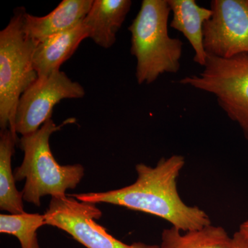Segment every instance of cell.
<instances>
[{
    "instance_id": "cell-1",
    "label": "cell",
    "mask_w": 248,
    "mask_h": 248,
    "mask_svg": "<svg viewBox=\"0 0 248 248\" xmlns=\"http://www.w3.org/2000/svg\"><path fill=\"white\" fill-rule=\"evenodd\" d=\"M186 164L182 155L162 157L155 167L136 165L138 178L131 185L107 192L71 195L81 202L120 205L166 220L172 227L187 232L212 224L208 214L197 206H190L182 200L177 179Z\"/></svg>"
},
{
    "instance_id": "cell-2",
    "label": "cell",
    "mask_w": 248,
    "mask_h": 248,
    "mask_svg": "<svg viewBox=\"0 0 248 248\" xmlns=\"http://www.w3.org/2000/svg\"><path fill=\"white\" fill-rule=\"evenodd\" d=\"M68 119L57 125L52 119L45 122L38 130L22 136L19 146L24 152L21 166L14 170L16 182L25 180L22 190L23 200L36 206L41 205V199L66 197V192L75 189L84 176V168L79 164H59L50 150V136L66 124L75 122Z\"/></svg>"
},
{
    "instance_id": "cell-3",
    "label": "cell",
    "mask_w": 248,
    "mask_h": 248,
    "mask_svg": "<svg viewBox=\"0 0 248 248\" xmlns=\"http://www.w3.org/2000/svg\"><path fill=\"white\" fill-rule=\"evenodd\" d=\"M170 13L168 0H143L138 16L128 27L139 84H152L164 73L179 71L183 43L170 37Z\"/></svg>"
},
{
    "instance_id": "cell-4",
    "label": "cell",
    "mask_w": 248,
    "mask_h": 248,
    "mask_svg": "<svg viewBox=\"0 0 248 248\" xmlns=\"http://www.w3.org/2000/svg\"><path fill=\"white\" fill-rule=\"evenodd\" d=\"M25 9H17L0 32V126L17 137L15 120L23 93L38 79L33 66L37 44L23 27Z\"/></svg>"
},
{
    "instance_id": "cell-5",
    "label": "cell",
    "mask_w": 248,
    "mask_h": 248,
    "mask_svg": "<svg viewBox=\"0 0 248 248\" xmlns=\"http://www.w3.org/2000/svg\"><path fill=\"white\" fill-rule=\"evenodd\" d=\"M203 71L179 80L183 85L211 93L248 140V53L231 58L208 55Z\"/></svg>"
},
{
    "instance_id": "cell-6",
    "label": "cell",
    "mask_w": 248,
    "mask_h": 248,
    "mask_svg": "<svg viewBox=\"0 0 248 248\" xmlns=\"http://www.w3.org/2000/svg\"><path fill=\"white\" fill-rule=\"evenodd\" d=\"M45 215L46 225L66 232L87 248H160L142 242L126 244L116 239L95 221L102 217L97 204L81 202L71 195L52 197Z\"/></svg>"
},
{
    "instance_id": "cell-7",
    "label": "cell",
    "mask_w": 248,
    "mask_h": 248,
    "mask_svg": "<svg viewBox=\"0 0 248 248\" xmlns=\"http://www.w3.org/2000/svg\"><path fill=\"white\" fill-rule=\"evenodd\" d=\"M84 95L82 86L72 81L64 72L55 71L47 78L37 79L19 99L15 120L16 133L25 136L35 133L52 119L57 104Z\"/></svg>"
},
{
    "instance_id": "cell-8",
    "label": "cell",
    "mask_w": 248,
    "mask_h": 248,
    "mask_svg": "<svg viewBox=\"0 0 248 248\" xmlns=\"http://www.w3.org/2000/svg\"><path fill=\"white\" fill-rule=\"evenodd\" d=\"M203 26L207 55L231 58L248 53V0H213Z\"/></svg>"
},
{
    "instance_id": "cell-9",
    "label": "cell",
    "mask_w": 248,
    "mask_h": 248,
    "mask_svg": "<svg viewBox=\"0 0 248 248\" xmlns=\"http://www.w3.org/2000/svg\"><path fill=\"white\" fill-rule=\"evenodd\" d=\"M93 3V0H63L44 17H36L25 11L24 32L38 44L51 36L71 30L83 22Z\"/></svg>"
},
{
    "instance_id": "cell-10",
    "label": "cell",
    "mask_w": 248,
    "mask_h": 248,
    "mask_svg": "<svg viewBox=\"0 0 248 248\" xmlns=\"http://www.w3.org/2000/svg\"><path fill=\"white\" fill-rule=\"evenodd\" d=\"M86 38H89V32L82 22L71 30L51 36L37 44L32 61L38 79L60 71L62 63L71 58Z\"/></svg>"
},
{
    "instance_id": "cell-11",
    "label": "cell",
    "mask_w": 248,
    "mask_h": 248,
    "mask_svg": "<svg viewBox=\"0 0 248 248\" xmlns=\"http://www.w3.org/2000/svg\"><path fill=\"white\" fill-rule=\"evenodd\" d=\"M130 0H94L83 24L89 38L104 48L116 42V35L130 11Z\"/></svg>"
},
{
    "instance_id": "cell-12",
    "label": "cell",
    "mask_w": 248,
    "mask_h": 248,
    "mask_svg": "<svg viewBox=\"0 0 248 248\" xmlns=\"http://www.w3.org/2000/svg\"><path fill=\"white\" fill-rule=\"evenodd\" d=\"M172 14L171 28L182 32L195 50L194 61L204 66L207 55L203 46V26L212 17L211 9L202 7L195 0H168Z\"/></svg>"
},
{
    "instance_id": "cell-13",
    "label": "cell",
    "mask_w": 248,
    "mask_h": 248,
    "mask_svg": "<svg viewBox=\"0 0 248 248\" xmlns=\"http://www.w3.org/2000/svg\"><path fill=\"white\" fill-rule=\"evenodd\" d=\"M17 137L9 129L0 132V209L11 215L25 213L23 193L16 186L14 172L11 166L12 156Z\"/></svg>"
},
{
    "instance_id": "cell-14",
    "label": "cell",
    "mask_w": 248,
    "mask_h": 248,
    "mask_svg": "<svg viewBox=\"0 0 248 248\" xmlns=\"http://www.w3.org/2000/svg\"><path fill=\"white\" fill-rule=\"evenodd\" d=\"M232 236L221 226L210 224L194 231H182L174 227L161 233L160 248H228Z\"/></svg>"
},
{
    "instance_id": "cell-15",
    "label": "cell",
    "mask_w": 248,
    "mask_h": 248,
    "mask_svg": "<svg viewBox=\"0 0 248 248\" xmlns=\"http://www.w3.org/2000/svg\"><path fill=\"white\" fill-rule=\"evenodd\" d=\"M44 225L45 215L39 213L0 215V232L17 237L21 248H40L37 232Z\"/></svg>"
},
{
    "instance_id": "cell-16",
    "label": "cell",
    "mask_w": 248,
    "mask_h": 248,
    "mask_svg": "<svg viewBox=\"0 0 248 248\" xmlns=\"http://www.w3.org/2000/svg\"><path fill=\"white\" fill-rule=\"evenodd\" d=\"M228 248H248V238L239 231L232 236L231 244Z\"/></svg>"
},
{
    "instance_id": "cell-17",
    "label": "cell",
    "mask_w": 248,
    "mask_h": 248,
    "mask_svg": "<svg viewBox=\"0 0 248 248\" xmlns=\"http://www.w3.org/2000/svg\"><path fill=\"white\" fill-rule=\"evenodd\" d=\"M239 231L248 238V221H245L240 225Z\"/></svg>"
}]
</instances>
